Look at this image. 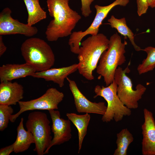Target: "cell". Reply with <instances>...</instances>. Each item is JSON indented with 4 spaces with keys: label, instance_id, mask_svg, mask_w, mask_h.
Here are the masks:
<instances>
[{
    "label": "cell",
    "instance_id": "cell-1",
    "mask_svg": "<svg viewBox=\"0 0 155 155\" xmlns=\"http://www.w3.org/2000/svg\"><path fill=\"white\" fill-rule=\"evenodd\" d=\"M69 0H46L49 15L53 19L47 26L45 32L49 41L71 35L82 17L69 5Z\"/></svg>",
    "mask_w": 155,
    "mask_h": 155
},
{
    "label": "cell",
    "instance_id": "cell-2",
    "mask_svg": "<svg viewBox=\"0 0 155 155\" xmlns=\"http://www.w3.org/2000/svg\"><path fill=\"white\" fill-rule=\"evenodd\" d=\"M109 40L102 33L91 36L81 43L78 59V70L86 79H94L93 71L96 69L100 57L108 48Z\"/></svg>",
    "mask_w": 155,
    "mask_h": 155
},
{
    "label": "cell",
    "instance_id": "cell-3",
    "mask_svg": "<svg viewBox=\"0 0 155 155\" xmlns=\"http://www.w3.org/2000/svg\"><path fill=\"white\" fill-rule=\"evenodd\" d=\"M127 42H122L121 36L115 33L109 39L107 49L102 54L96 69V72L102 76L106 86L114 80L115 71L119 66L126 61L125 49Z\"/></svg>",
    "mask_w": 155,
    "mask_h": 155
},
{
    "label": "cell",
    "instance_id": "cell-4",
    "mask_svg": "<svg viewBox=\"0 0 155 155\" xmlns=\"http://www.w3.org/2000/svg\"><path fill=\"white\" fill-rule=\"evenodd\" d=\"M22 55L26 63L36 72L49 69L55 62V56L50 46L44 40L38 38L25 40L21 47Z\"/></svg>",
    "mask_w": 155,
    "mask_h": 155
},
{
    "label": "cell",
    "instance_id": "cell-5",
    "mask_svg": "<svg viewBox=\"0 0 155 155\" xmlns=\"http://www.w3.org/2000/svg\"><path fill=\"white\" fill-rule=\"evenodd\" d=\"M117 87L114 79L112 83L106 87L97 85L94 88L96 95L94 98L102 97L107 103L106 111L101 119L103 122L108 123L113 119L118 122L121 121L124 117L129 116L131 114V109L125 105L118 96Z\"/></svg>",
    "mask_w": 155,
    "mask_h": 155
},
{
    "label": "cell",
    "instance_id": "cell-6",
    "mask_svg": "<svg viewBox=\"0 0 155 155\" xmlns=\"http://www.w3.org/2000/svg\"><path fill=\"white\" fill-rule=\"evenodd\" d=\"M50 123L44 113L35 111L28 115L26 127L34 137L35 147L33 150L38 155H44L52 139Z\"/></svg>",
    "mask_w": 155,
    "mask_h": 155
},
{
    "label": "cell",
    "instance_id": "cell-7",
    "mask_svg": "<svg viewBox=\"0 0 155 155\" xmlns=\"http://www.w3.org/2000/svg\"><path fill=\"white\" fill-rule=\"evenodd\" d=\"M124 70L118 67L115 72L114 79L117 85V93L123 104L130 109H135L138 107V101L145 92L146 88L141 84H137L135 90L133 88L131 79L126 75L130 71L129 66Z\"/></svg>",
    "mask_w": 155,
    "mask_h": 155
},
{
    "label": "cell",
    "instance_id": "cell-8",
    "mask_svg": "<svg viewBox=\"0 0 155 155\" xmlns=\"http://www.w3.org/2000/svg\"><path fill=\"white\" fill-rule=\"evenodd\" d=\"M64 97V94L62 92L55 88H51L37 98L27 101H20L18 102L19 111L11 116L10 121L11 122H14L21 114L28 111L58 109V105Z\"/></svg>",
    "mask_w": 155,
    "mask_h": 155
},
{
    "label": "cell",
    "instance_id": "cell-9",
    "mask_svg": "<svg viewBox=\"0 0 155 155\" xmlns=\"http://www.w3.org/2000/svg\"><path fill=\"white\" fill-rule=\"evenodd\" d=\"M94 7L96 10V15L89 27L84 31L81 30L73 32L70 35L68 44L71 51L74 54H78L81 42L84 37L88 34L95 36L98 34L100 26L103 20L113 8V6L111 4L105 6L96 5Z\"/></svg>",
    "mask_w": 155,
    "mask_h": 155
},
{
    "label": "cell",
    "instance_id": "cell-10",
    "mask_svg": "<svg viewBox=\"0 0 155 155\" xmlns=\"http://www.w3.org/2000/svg\"><path fill=\"white\" fill-rule=\"evenodd\" d=\"M11 12L9 8L6 7L0 13V35L20 34L31 37L37 33L36 27L13 19L11 16Z\"/></svg>",
    "mask_w": 155,
    "mask_h": 155
},
{
    "label": "cell",
    "instance_id": "cell-11",
    "mask_svg": "<svg viewBox=\"0 0 155 155\" xmlns=\"http://www.w3.org/2000/svg\"><path fill=\"white\" fill-rule=\"evenodd\" d=\"M48 111L52 121L51 130L53 134V137L44 154H48L53 146L60 145L68 141L72 136L70 120L61 118L59 111L51 110Z\"/></svg>",
    "mask_w": 155,
    "mask_h": 155
},
{
    "label": "cell",
    "instance_id": "cell-12",
    "mask_svg": "<svg viewBox=\"0 0 155 155\" xmlns=\"http://www.w3.org/2000/svg\"><path fill=\"white\" fill-rule=\"evenodd\" d=\"M66 79L69 82V88L74 98V104L78 113L104 114L107 109L104 102L96 103L90 101L81 92L75 81L68 77Z\"/></svg>",
    "mask_w": 155,
    "mask_h": 155
},
{
    "label": "cell",
    "instance_id": "cell-13",
    "mask_svg": "<svg viewBox=\"0 0 155 155\" xmlns=\"http://www.w3.org/2000/svg\"><path fill=\"white\" fill-rule=\"evenodd\" d=\"M144 121L142 126L143 138L142 142L143 155H155V121L153 113L144 109Z\"/></svg>",
    "mask_w": 155,
    "mask_h": 155
},
{
    "label": "cell",
    "instance_id": "cell-14",
    "mask_svg": "<svg viewBox=\"0 0 155 155\" xmlns=\"http://www.w3.org/2000/svg\"><path fill=\"white\" fill-rule=\"evenodd\" d=\"M78 63H75L61 68H51L43 71L36 72L31 76L42 78L46 81H52L61 88L64 85L65 79L78 70Z\"/></svg>",
    "mask_w": 155,
    "mask_h": 155
},
{
    "label": "cell",
    "instance_id": "cell-15",
    "mask_svg": "<svg viewBox=\"0 0 155 155\" xmlns=\"http://www.w3.org/2000/svg\"><path fill=\"white\" fill-rule=\"evenodd\" d=\"M0 104L15 105L23 98L24 88L16 82H1Z\"/></svg>",
    "mask_w": 155,
    "mask_h": 155
},
{
    "label": "cell",
    "instance_id": "cell-16",
    "mask_svg": "<svg viewBox=\"0 0 155 155\" xmlns=\"http://www.w3.org/2000/svg\"><path fill=\"white\" fill-rule=\"evenodd\" d=\"M36 72L26 63L22 64H7L0 67L1 82L32 76Z\"/></svg>",
    "mask_w": 155,
    "mask_h": 155
},
{
    "label": "cell",
    "instance_id": "cell-17",
    "mask_svg": "<svg viewBox=\"0 0 155 155\" xmlns=\"http://www.w3.org/2000/svg\"><path fill=\"white\" fill-rule=\"evenodd\" d=\"M23 121L24 119L22 117L17 128V137L13 143V152L16 153L25 152L29 148L31 144L35 142L32 133L24 129Z\"/></svg>",
    "mask_w": 155,
    "mask_h": 155
},
{
    "label": "cell",
    "instance_id": "cell-18",
    "mask_svg": "<svg viewBox=\"0 0 155 155\" xmlns=\"http://www.w3.org/2000/svg\"><path fill=\"white\" fill-rule=\"evenodd\" d=\"M66 115L68 119L75 125L78 130V153H79L82 148L84 139L87 134L90 116L88 113L83 115H79L74 113H68L66 114Z\"/></svg>",
    "mask_w": 155,
    "mask_h": 155
},
{
    "label": "cell",
    "instance_id": "cell-19",
    "mask_svg": "<svg viewBox=\"0 0 155 155\" xmlns=\"http://www.w3.org/2000/svg\"><path fill=\"white\" fill-rule=\"evenodd\" d=\"M28 13L27 24L32 26L46 18V12L41 7L39 0H23Z\"/></svg>",
    "mask_w": 155,
    "mask_h": 155
},
{
    "label": "cell",
    "instance_id": "cell-20",
    "mask_svg": "<svg viewBox=\"0 0 155 155\" xmlns=\"http://www.w3.org/2000/svg\"><path fill=\"white\" fill-rule=\"evenodd\" d=\"M108 22L112 28L116 29L126 38L127 37L129 39L135 51H138L142 50L140 47L135 42L134 34L127 26L125 17L118 19L112 15L110 18L108 20Z\"/></svg>",
    "mask_w": 155,
    "mask_h": 155
},
{
    "label": "cell",
    "instance_id": "cell-21",
    "mask_svg": "<svg viewBox=\"0 0 155 155\" xmlns=\"http://www.w3.org/2000/svg\"><path fill=\"white\" fill-rule=\"evenodd\" d=\"M117 148L114 155H127L128 148L133 141L132 134L127 128L122 129L117 134Z\"/></svg>",
    "mask_w": 155,
    "mask_h": 155
},
{
    "label": "cell",
    "instance_id": "cell-22",
    "mask_svg": "<svg viewBox=\"0 0 155 155\" xmlns=\"http://www.w3.org/2000/svg\"><path fill=\"white\" fill-rule=\"evenodd\" d=\"M142 50L147 53V56L137 67V70L139 75L152 71L155 67V47L148 46Z\"/></svg>",
    "mask_w": 155,
    "mask_h": 155
},
{
    "label": "cell",
    "instance_id": "cell-23",
    "mask_svg": "<svg viewBox=\"0 0 155 155\" xmlns=\"http://www.w3.org/2000/svg\"><path fill=\"white\" fill-rule=\"evenodd\" d=\"M13 110L10 106L0 104V131H3L7 127Z\"/></svg>",
    "mask_w": 155,
    "mask_h": 155
},
{
    "label": "cell",
    "instance_id": "cell-24",
    "mask_svg": "<svg viewBox=\"0 0 155 155\" xmlns=\"http://www.w3.org/2000/svg\"><path fill=\"white\" fill-rule=\"evenodd\" d=\"M82 15L85 17H88L92 13L90 6L94 0H81Z\"/></svg>",
    "mask_w": 155,
    "mask_h": 155
},
{
    "label": "cell",
    "instance_id": "cell-25",
    "mask_svg": "<svg viewBox=\"0 0 155 155\" xmlns=\"http://www.w3.org/2000/svg\"><path fill=\"white\" fill-rule=\"evenodd\" d=\"M137 12L140 16L146 13L148 8V0H137Z\"/></svg>",
    "mask_w": 155,
    "mask_h": 155
},
{
    "label": "cell",
    "instance_id": "cell-26",
    "mask_svg": "<svg viewBox=\"0 0 155 155\" xmlns=\"http://www.w3.org/2000/svg\"><path fill=\"white\" fill-rule=\"evenodd\" d=\"M14 152L13 144L1 148L0 150V155H9Z\"/></svg>",
    "mask_w": 155,
    "mask_h": 155
},
{
    "label": "cell",
    "instance_id": "cell-27",
    "mask_svg": "<svg viewBox=\"0 0 155 155\" xmlns=\"http://www.w3.org/2000/svg\"><path fill=\"white\" fill-rule=\"evenodd\" d=\"M7 50V47L5 45L3 40L2 36L0 35V56H2Z\"/></svg>",
    "mask_w": 155,
    "mask_h": 155
},
{
    "label": "cell",
    "instance_id": "cell-28",
    "mask_svg": "<svg viewBox=\"0 0 155 155\" xmlns=\"http://www.w3.org/2000/svg\"><path fill=\"white\" fill-rule=\"evenodd\" d=\"M149 6L152 8L155 7V0H148Z\"/></svg>",
    "mask_w": 155,
    "mask_h": 155
}]
</instances>
